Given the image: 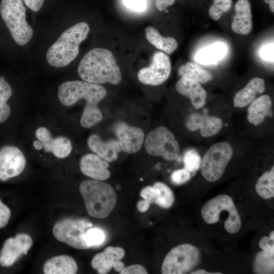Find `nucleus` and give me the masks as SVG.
I'll use <instances>...</instances> for the list:
<instances>
[{"label": "nucleus", "mask_w": 274, "mask_h": 274, "mask_svg": "<svg viewBox=\"0 0 274 274\" xmlns=\"http://www.w3.org/2000/svg\"><path fill=\"white\" fill-rule=\"evenodd\" d=\"M107 93L103 86L85 81H66L58 89V99L64 106H73L81 99L86 100L80 119V124L85 128H90L102 120V113L98 105Z\"/></svg>", "instance_id": "f257e3e1"}, {"label": "nucleus", "mask_w": 274, "mask_h": 274, "mask_svg": "<svg viewBox=\"0 0 274 274\" xmlns=\"http://www.w3.org/2000/svg\"><path fill=\"white\" fill-rule=\"evenodd\" d=\"M78 72L84 81L95 84L117 85L122 80L116 58L105 48H95L88 52L80 61Z\"/></svg>", "instance_id": "f03ea898"}, {"label": "nucleus", "mask_w": 274, "mask_h": 274, "mask_svg": "<svg viewBox=\"0 0 274 274\" xmlns=\"http://www.w3.org/2000/svg\"><path fill=\"white\" fill-rule=\"evenodd\" d=\"M89 26L84 22L65 30L48 50L46 58L51 65L56 68L64 67L78 56L79 45L89 32Z\"/></svg>", "instance_id": "7ed1b4c3"}, {"label": "nucleus", "mask_w": 274, "mask_h": 274, "mask_svg": "<svg viewBox=\"0 0 274 274\" xmlns=\"http://www.w3.org/2000/svg\"><path fill=\"white\" fill-rule=\"evenodd\" d=\"M79 191L87 213L93 218H107L116 206L115 190L103 181L85 180L80 185Z\"/></svg>", "instance_id": "20e7f679"}, {"label": "nucleus", "mask_w": 274, "mask_h": 274, "mask_svg": "<svg viewBox=\"0 0 274 274\" xmlns=\"http://www.w3.org/2000/svg\"><path fill=\"white\" fill-rule=\"evenodd\" d=\"M0 18L15 43L23 46L29 42L33 30L26 20V8L22 0H1Z\"/></svg>", "instance_id": "39448f33"}, {"label": "nucleus", "mask_w": 274, "mask_h": 274, "mask_svg": "<svg viewBox=\"0 0 274 274\" xmlns=\"http://www.w3.org/2000/svg\"><path fill=\"white\" fill-rule=\"evenodd\" d=\"M93 226L92 222L80 218L65 217L54 225L52 233L59 242L79 249H89L85 236L87 231Z\"/></svg>", "instance_id": "423d86ee"}, {"label": "nucleus", "mask_w": 274, "mask_h": 274, "mask_svg": "<svg viewBox=\"0 0 274 274\" xmlns=\"http://www.w3.org/2000/svg\"><path fill=\"white\" fill-rule=\"evenodd\" d=\"M232 154V147L227 142H219L212 146L201 160L200 167L203 178L210 182L219 180Z\"/></svg>", "instance_id": "0eeeda50"}, {"label": "nucleus", "mask_w": 274, "mask_h": 274, "mask_svg": "<svg viewBox=\"0 0 274 274\" xmlns=\"http://www.w3.org/2000/svg\"><path fill=\"white\" fill-rule=\"evenodd\" d=\"M199 258V251L196 247L189 244L179 245L165 256L161 265V273H186L197 264Z\"/></svg>", "instance_id": "6e6552de"}, {"label": "nucleus", "mask_w": 274, "mask_h": 274, "mask_svg": "<svg viewBox=\"0 0 274 274\" xmlns=\"http://www.w3.org/2000/svg\"><path fill=\"white\" fill-rule=\"evenodd\" d=\"M144 145L149 154L160 156L168 161L176 159L180 151L179 145L174 134L162 126L155 128L147 134Z\"/></svg>", "instance_id": "1a4fd4ad"}, {"label": "nucleus", "mask_w": 274, "mask_h": 274, "mask_svg": "<svg viewBox=\"0 0 274 274\" xmlns=\"http://www.w3.org/2000/svg\"><path fill=\"white\" fill-rule=\"evenodd\" d=\"M171 71V62L169 56L161 51L155 52L151 64L144 67L138 73L140 82L145 85L157 86L165 82Z\"/></svg>", "instance_id": "9d476101"}, {"label": "nucleus", "mask_w": 274, "mask_h": 274, "mask_svg": "<svg viewBox=\"0 0 274 274\" xmlns=\"http://www.w3.org/2000/svg\"><path fill=\"white\" fill-rule=\"evenodd\" d=\"M25 157L17 147L6 145L0 148V180L6 181L18 176L24 170Z\"/></svg>", "instance_id": "9b49d317"}, {"label": "nucleus", "mask_w": 274, "mask_h": 274, "mask_svg": "<svg viewBox=\"0 0 274 274\" xmlns=\"http://www.w3.org/2000/svg\"><path fill=\"white\" fill-rule=\"evenodd\" d=\"M33 244L31 237L21 233L14 237L7 239L0 252V265L9 267L13 265L23 255H26Z\"/></svg>", "instance_id": "f8f14e48"}, {"label": "nucleus", "mask_w": 274, "mask_h": 274, "mask_svg": "<svg viewBox=\"0 0 274 274\" xmlns=\"http://www.w3.org/2000/svg\"><path fill=\"white\" fill-rule=\"evenodd\" d=\"M113 130L121 150L127 153H134L141 149L145 138L141 128L119 121L114 125Z\"/></svg>", "instance_id": "ddd939ff"}, {"label": "nucleus", "mask_w": 274, "mask_h": 274, "mask_svg": "<svg viewBox=\"0 0 274 274\" xmlns=\"http://www.w3.org/2000/svg\"><path fill=\"white\" fill-rule=\"evenodd\" d=\"M125 255L122 248L109 246L94 256L91 261V267L99 274L107 273L112 268L116 271L120 272L125 267L121 261Z\"/></svg>", "instance_id": "4468645a"}, {"label": "nucleus", "mask_w": 274, "mask_h": 274, "mask_svg": "<svg viewBox=\"0 0 274 274\" xmlns=\"http://www.w3.org/2000/svg\"><path fill=\"white\" fill-rule=\"evenodd\" d=\"M109 167L108 161L93 153L84 155L80 162L82 173L96 180L105 181L110 178L111 173L108 169Z\"/></svg>", "instance_id": "2eb2a0df"}, {"label": "nucleus", "mask_w": 274, "mask_h": 274, "mask_svg": "<svg viewBox=\"0 0 274 274\" xmlns=\"http://www.w3.org/2000/svg\"><path fill=\"white\" fill-rule=\"evenodd\" d=\"M186 126L191 131L199 129L201 135L205 138L218 133L222 129V120L216 117L193 113L187 118Z\"/></svg>", "instance_id": "dca6fc26"}, {"label": "nucleus", "mask_w": 274, "mask_h": 274, "mask_svg": "<svg viewBox=\"0 0 274 274\" xmlns=\"http://www.w3.org/2000/svg\"><path fill=\"white\" fill-rule=\"evenodd\" d=\"M176 89L180 94L189 97L195 108L200 109L205 105L207 92L200 83L181 77L176 84Z\"/></svg>", "instance_id": "f3484780"}, {"label": "nucleus", "mask_w": 274, "mask_h": 274, "mask_svg": "<svg viewBox=\"0 0 274 274\" xmlns=\"http://www.w3.org/2000/svg\"><path fill=\"white\" fill-rule=\"evenodd\" d=\"M87 145L92 152L108 162L116 160L121 151L117 140L104 141L96 134H92L88 137Z\"/></svg>", "instance_id": "a211bd4d"}, {"label": "nucleus", "mask_w": 274, "mask_h": 274, "mask_svg": "<svg viewBox=\"0 0 274 274\" xmlns=\"http://www.w3.org/2000/svg\"><path fill=\"white\" fill-rule=\"evenodd\" d=\"M235 14L231 24L232 30L239 35L249 34L252 28L251 4L248 0H238L234 7Z\"/></svg>", "instance_id": "6ab92c4d"}, {"label": "nucleus", "mask_w": 274, "mask_h": 274, "mask_svg": "<svg viewBox=\"0 0 274 274\" xmlns=\"http://www.w3.org/2000/svg\"><path fill=\"white\" fill-rule=\"evenodd\" d=\"M264 79L254 77L251 79L247 85L235 94L233 98L234 106L236 108H244L256 97L265 91Z\"/></svg>", "instance_id": "aec40b11"}, {"label": "nucleus", "mask_w": 274, "mask_h": 274, "mask_svg": "<svg viewBox=\"0 0 274 274\" xmlns=\"http://www.w3.org/2000/svg\"><path fill=\"white\" fill-rule=\"evenodd\" d=\"M247 120L254 125L261 124L266 117H271L272 101L269 95H262L250 103L247 110Z\"/></svg>", "instance_id": "412c9836"}, {"label": "nucleus", "mask_w": 274, "mask_h": 274, "mask_svg": "<svg viewBox=\"0 0 274 274\" xmlns=\"http://www.w3.org/2000/svg\"><path fill=\"white\" fill-rule=\"evenodd\" d=\"M43 269L45 274H75L77 272L78 266L72 256L61 255L48 259Z\"/></svg>", "instance_id": "4be33fe9"}, {"label": "nucleus", "mask_w": 274, "mask_h": 274, "mask_svg": "<svg viewBox=\"0 0 274 274\" xmlns=\"http://www.w3.org/2000/svg\"><path fill=\"white\" fill-rule=\"evenodd\" d=\"M146 37L148 41L156 48L167 54L173 53L178 47L177 40L173 37L162 36L158 31L152 26L145 29Z\"/></svg>", "instance_id": "5701e85b"}, {"label": "nucleus", "mask_w": 274, "mask_h": 274, "mask_svg": "<svg viewBox=\"0 0 274 274\" xmlns=\"http://www.w3.org/2000/svg\"><path fill=\"white\" fill-rule=\"evenodd\" d=\"M226 46L222 43H216L197 52L195 56L196 62L203 64H210L218 62L226 55Z\"/></svg>", "instance_id": "b1692460"}, {"label": "nucleus", "mask_w": 274, "mask_h": 274, "mask_svg": "<svg viewBox=\"0 0 274 274\" xmlns=\"http://www.w3.org/2000/svg\"><path fill=\"white\" fill-rule=\"evenodd\" d=\"M42 144L46 152H52L58 158H66L72 150L71 142L65 136H59L55 138L52 136Z\"/></svg>", "instance_id": "393cba45"}, {"label": "nucleus", "mask_w": 274, "mask_h": 274, "mask_svg": "<svg viewBox=\"0 0 274 274\" xmlns=\"http://www.w3.org/2000/svg\"><path fill=\"white\" fill-rule=\"evenodd\" d=\"M178 74L181 77L194 80L199 83H205L212 80V74L198 64L188 62L182 65L179 68Z\"/></svg>", "instance_id": "a878e982"}, {"label": "nucleus", "mask_w": 274, "mask_h": 274, "mask_svg": "<svg viewBox=\"0 0 274 274\" xmlns=\"http://www.w3.org/2000/svg\"><path fill=\"white\" fill-rule=\"evenodd\" d=\"M274 167L265 172L258 179L255 190L257 194L263 199H269L274 196Z\"/></svg>", "instance_id": "bb28decb"}, {"label": "nucleus", "mask_w": 274, "mask_h": 274, "mask_svg": "<svg viewBox=\"0 0 274 274\" xmlns=\"http://www.w3.org/2000/svg\"><path fill=\"white\" fill-rule=\"evenodd\" d=\"M154 190V203L163 209L170 208L175 201L172 189L162 182H156L153 186Z\"/></svg>", "instance_id": "cd10ccee"}, {"label": "nucleus", "mask_w": 274, "mask_h": 274, "mask_svg": "<svg viewBox=\"0 0 274 274\" xmlns=\"http://www.w3.org/2000/svg\"><path fill=\"white\" fill-rule=\"evenodd\" d=\"M12 93L10 84L4 76L0 75V123L6 121L11 115V107L7 101Z\"/></svg>", "instance_id": "c85d7f7f"}, {"label": "nucleus", "mask_w": 274, "mask_h": 274, "mask_svg": "<svg viewBox=\"0 0 274 274\" xmlns=\"http://www.w3.org/2000/svg\"><path fill=\"white\" fill-rule=\"evenodd\" d=\"M274 253L261 251L256 255L254 268L257 273H267L273 272Z\"/></svg>", "instance_id": "c756f323"}, {"label": "nucleus", "mask_w": 274, "mask_h": 274, "mask_svg": "<svg viewBox=\"0 0 274 274\" xmlns=\"http://www.w3.org/2000/svg\"><path fill=\"white\" fill-rule=\"evenodd\" d=\"M106 238L105 231L100 228L91 227L86 232L85 239L89 248L100 246Z\"/></svg>", "instance_id": "7c9ffc66"}, {"label": "nucleus", "mask_w": 274, "mask_h": 274, "mask_svg": "<svg viewBox=\"0 0 274 274\" xmlns=\"http://www.w3.org/2000/svg\"><path fill=\"white\" fill-rule=\"evenodd\" d=\"M185 168L189 172H196L200 167L201 159L198 152L194 149L187 150L184 155Z\"/></svg>", "instance_id": "2f4dec72"}, {"label": "nucleus", "mask_w": 274, "mask_h": 274, "mask_svg": "<svg viewBox=\"0 0 274 274\" xmlns=\"http://www.w3.org/2000/svg\"><path fill=\"white\" fill-rule=\"evenodd\" d=\"M232 5V0H214L209 9V14L214 20H219L222 15L228 12Z\"/></svg>", "instance_id": "473e14b6"}, {"label": "nucleus", "mask_w": 274, "mask_h": 274, "mask_svg": "<svg viewBox=\"0 0 274 274\" xmlns=\"http://www.w3.org/2000/svg\"><path fill=\"white\" fill-rule=\"evenodd\" d=\"M190 178V172L185 168L175 170L170 176L172 182L174 184L178 185L186 183Z\"/></svg>", "instance_id": "72a5a7b5"}, {"label": "nucleus", "mask_w": 274, "mask_h": 274, "mask_svg": "<svg viewBox=\"0 0 274 274\" xmlns=\"http://www.w3.org/2000/svg\"><path fill=\"white\" fill-rule=\"evenodd\" d=\"M259 246L263 251L274 253V231L270 232L269 237H262L259 241Z\"/></svg>", "instance_id": "f704fd0d"}, {"label": "nucleus", "mask_w": 274, "mask_h": 274, "mask_svg": "<svg viewBox=\"0 0 274 274\" xmlns=\"http://www.w3.org/2000/svg\"><path fill=\"white\" fill-rule=\"evenodd\" d=\"M123 2L127 8L134 12H143L147 7L146 0H123Z\"/></svg>", "instance_id": "c9c22d12"}, {"label": "nucleus", "mask_w": 274, "mask_h": 274, "mask_svg": "<svg viewBox=\"0 0 274 274\" xmlns=\"http://www.w3.org/2000/svg\"><path fill=\"white\" fill-rule=\"evenodd\" d=\"M11 210L0 199V228L5 227L11 217Z\"/></svg>", "instance_id": "e433bc0d"}, {"label": "nucleus", "mask_w": 274, "mask_h": 274, "mask_svg": "<svg viewBox=\"0 0 274 274\" xmlns=\"http://www.w3.org/2000/svg\"><path fill=\"white\" fill-rule=\"evenodd\" d=\"M121 274H146L148 273L146 268L141 264H132L124 267L120 272Z\"/></svg>", "instance_id": "4c0bfd02"}, {"label": "nucleus", "mask_w": 274, "mask_h": 274, "mask_svg": "<svg viewBox=\"0 0 274 274\" xmlns=\"http://www.w3.org/2000/svg\"><path fill=\"white\" fill-rule=\"evenodd\" d=\"M260 56L263 59L273 61V44L270 43L263 46L260 50Z\"/></svg>", "instance_id": "58836bf2"}, {"label": "nucleus", "mask_w": 274, "mask_h": 274, "mask_svg": "<svg viewBox=\"0 0 274 274\" xmlns=\"http://www.w3.org/2000/svg\"><path fill=\"white\" fill-rule=\"evenodd\" d=\"M140 196L143 199L148 201L151 204L154 203V190L153 187L148 186L143 188L140 192Z\"/></svg>", "instance_id": "ea45409f"}, {"label": "nucleus", "mask_w": 274, "mask_h": 274, "mask_svg": "<svg viewBox=\"0 0 274 274\" xmlns=\"http://www.w3.org/2000/svg\"><path fill=\"white\" fill-rule=\"evenodd\" d=\"M25 5L33 12H38L42 8L45 0H22Z\"/></svg>", "instance_id": "a19ab883"}, {"label": "nucleus", "mask_w": 274, "mask_h": 274, "mask_svg": "<svg viewBox=\"0 0 274 274\" xmlns=\"http://www.w3.org/2000/svg\"><path fill=\"white\" fill-rule=\"evenodd\" d=\"M176 0H156L155 5L160 11H164L169 6L173 5Z\"/></svg>", "instance_id": "79ce46f5"}, {"label": "nucleus", "mask_w": 274, "mask_h": 274, "mask_svg": "<svg viewBox=\"0 0 274 274\" xmlns=\"http://www.w3.org/2000/svg\"><path fill=\"white\" fill-rule=\"evenodd\" d=\"M150 204V202L145 199L140 200L137 203V209L139 212L144 213L147 211Z\"/></svg>", "instance_id": "37998d69"}, {"label": "nucleus", "mask_w": 274, "mask_h": 274, "mask_svg": "<svg viewBox=\"0 0 274 274\" xmlns=\"http://www.w3.org/2000/svg\"><path fill=\"white\" fill-rule=\"evenodd\" d=\"M191 274H221L220 272H210L204 269H198L191 273Z\"/></svg>", "instance_id": "c03bdc74"}, {"label": "nucleus", "mask_w": 274, "mask_h": 274, "mask_svg": "<svg viewBox=\"0 0 274 274\" xmlns=\"http://www.w3.org/2000/svg\"><path fill=\"white\" fill-rule=\"evenodd\" d=\"M33 146L35 148V149L37 150H40L43 148L42 143L39 141V140L33 141Z\"/></svg>", "instance_id": "a18cd8bd"}, {"label": "nucleus", "mask_w": 274, "mask_h": 274, "mask_svg": "<svg viewBox=\"0 0 274 274\" xmlns=\"http://www.w3.org/2000/svg\"><path fill=\"white\" fill-rule=\"evenodd\" d=\"M263 1L267 4H269V9L270 11L274 12V0H263Z\"/></svg>", "instance_id": "49530a36"}]
</instances>
